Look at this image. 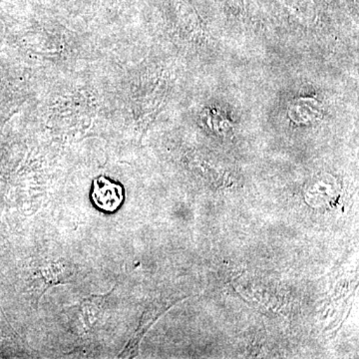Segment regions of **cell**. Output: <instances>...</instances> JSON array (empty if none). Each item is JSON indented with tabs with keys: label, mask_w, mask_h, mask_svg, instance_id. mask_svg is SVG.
<instances>
[{
	"label": "cell",
	"mask_w": 359,
	"mask_h": 359,
	"mask_svg": "<svg viewBox=\"0 0 359 359\" xmlns=\"http://www.w3.org/2000/svg\"><path fill=\"white\" fill-rule=\"evenodd\" d=\"M289 116L297 124H311L323 118V106L316 99L299 98L290 104Z\"/></svg>",
	"instance_id": "cell-2"
},
{
	"label": "cell",
	"mask_w": 359,
	"mask_h": 359,
	"mask_svg": "<svg viewBox=\"0 0 359 359\" xmlns=\"http://www.w3.org/2000/svg\"><path fill=\"white\" fill-rule=\"evenodd\" d=\"M106 297H89L81 304V313L83 316L84 325L92 328L102 316L103 304Z\"/></svg>",
	"instance_id": "cell-3"
},
{
	"label": "cell",
	"mask_w": 359,
	"mask_h": 359,
	"mask_svg": "<svg viewBox=\"0 0 359 359\" xmlns=\"http://www.w3.org/2000/svg\"><path fill=\"white\" fill-rule=\"evenodd\" d=\"M90 198L97 209L113 214L124 202V187L109 177L99 176L92 182Z\"/></svg>",
	"instance_id": "cell-1"
}]
</instances>
